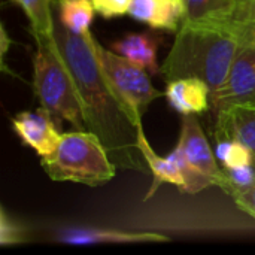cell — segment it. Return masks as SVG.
<instances>
[{"instance_id":"1","label":"cell","mask_w":255,"mask_h":255,"mask_svg":"<svg viewBox=\"0 0 255 255\" xmlns=\"http://www.w3.org/2000/svg\"><path fill=\"white\" fill-rule=\"evenodd\" d=\"M54 43L75 81L85 127L105 145L117 167L143 172L146 163L137 148V126L112 90L94 49L91 33H70L54 10Z\"/></svg>"},{"instance_id":"2","label":"cell","mask_w":255,"mask_h":255,"mask_svg":"<svg viewBox=\"0 0 255 255\" xmlns=\"http://www.w3.org/2000/svg\"><path fill=\"white\" fill-rule=\"evenodd\" d=\"M175 42L164 58L160 73L166 81L199 78L211 93L227 78L238 54V40L214 21H188L175 33Z\"/></svg>"},{"instance_id":"3","label":"cell","mask_w":255,"mask_h":255,"mask_svg":"<svg viewBox=\"0 0 255 255\" xmlns=\"http://www.w3.org/2000/svg\"><path fill=\"white\" fill-rule=\"evenodd\" d=\"M36 42L33 54V87L43 109L64 120L75 130H87L81 99L72 73L57 49L52 34L30 30Z\"/></svg>"},{"instance_id":"4","label":"cell","mask_w":255,"mask_h":255,"mask_svg":"<svg viewBox=\"0 0 255 255\" xmlns=\"http://www.w3.org/2000/svg\"><path fill=\"white\" fill-rule=\"evenodd\" d=\"M40 164L52 181L87 187L103 185L117 175V164L105 145L88 130L64 133L57 148L49 155L40 157Z\"/></svg>"},{"instance_id":"5","label":"cell","mask_w":255,"mask_h":255,"mask_svg":"<svg viewBox=\"0 0 255 255\" xmlns=\"http://www.w3.org/2000/svg\"><path fill=\"white\" fill-rule=\"evenodd\" d=\"M99 64L108 78L109 85L130 114L133 123L137 126L142 123V117L148 106L161 96L160 91L151 82L149 72L128 58L120 55L114 49H108L93 39Z\"/></svg>"},{"instance_id":"6","label":"cell","mask_w":255,"mask_h":255,"mask_svg":"<svg viewBox=\"0 0 255 255\" xmlns=\"http://www.w3.org/2000/svg\"><path fill=\"white\" fill-rule=\"evenodd\" d=\"M176 148L182 152L187 163L202 176L209 179L214 187L221 188L224 185V169L218 166V158L202 130L197 115H182Z\"/></svg>"},{"instance_id":"7","label":"cell","mask_w":255,"mask_h":255,"mask_svg":"<svg viewBox=\"0 0 255 255\" xmlns=\"http://www.w3.org/2000/svg\"><path fill=\"white\" fill-rule=\"evenodd\" d=\"M255 99V48L239 46L226 81L211 93L214 114Z\"/></svg>"},{"instance_id":"8","label":"cell","mask_w":255,"mask_h":255,"mask_svg":"<svg viewBox=\"0 0 255 255\" xmlns=\"http://www.w3.org/2000/svg\"><path fill=\"white\" fill-rule=\"evenodd\" d=\"M52 117L42 106L36 111H24L12 118V128L24 145L45 157L57 148L63 137Z\"/></svg>"},{"instance_id":"9","label":"cell","mask_w":255,"mask_h":255,"mask_svg":"<svg viewBox=\"0 0 255 255\" xmlns=\"http://www.w3.org/2000/svg\"><path fill=\"white\" fill-rule=\"evenodd\" d=\"M214 133L217 140L232 139L244 143L253 152L255 164V103H238L218 111Z\"/></svg>"},{"instance_id":"10","label":"cell","mask_w":255,"mask_h":255,"mask_svg":"<svg viewBox=\"0 0 255 255\" xmlns=\"http://www.w3.org/2000/svg\"><path fill=\"white\" fill-rule=\"evenodd\" d=\"M128 15L154 30L176 33L187 18L184 0H131Z\"/></svg>"},{"instance_id":"11","label":"cell","mask_w":255,"mask_h":255,"mask_svg":"<svg viewBox=\"0 0 255 255\" xmlns=\"http://www.w3.org/2000/svg\"><path fill=\"white\" fill-rule=\"evenodd\" d=\"M58 241L66 245H102V244H163L167 236L151 232H127L115 229L81 227L63 232Z\"/></svg>"},{"instance_id":"12","label":"cell","mask_w":255,"mask_h":255,"mask_svg":"<svg viewBox=\"0 0 255 255\" xmlns=\"http://www.w3.org/2000/svg\"><path fill=\"white\" fill-rule=\"evenodd\" d=\"M166 99L181 115H202L211 106V88L199 78L167 81Z\"/></svg>"},{"instance_id":"13","label":"cell","mask_w":255,"mask_h":255,"mask_svg":"<svg viewBox=\"0 0 255 255\" xmlns=\"http://www.w3.org/2000/svg\"><path fill=\"white\" fill-rule=\"evenodd\" d=\"M137 148H139V151H140V154H142V157H143V160L146 163V167L151 170L152 178H154V181L151 184V188L146 193L145 200L151 199L163 184H172V185H175V187H178L181 190L184 188L185 182H184V178H182L181 172L178 170L175 163L169 158V155L161 157L152 149L151 143L148 142V139L145 136V130H143L142 123L137 124Z\"/></svg>"},{"instance_id":"14","label":"cell","mask_w":255,"mask_h":255,"mask_svg":"<svg viewBox=\"0 0 255 255\" xmlns=\"http://www.w3.org/2000/svg\"><path fill=\"white\" fill-rule=\"evenodd\" d=\"M160 40L161 37L149 33H128L112 42L111 49L146 69L149 73H158L160 67L157 61V52Z\"/></svg>"},{"instance_id":"15","label":"cell","mask_w":255,"mask_h":255,"mask_svg":"<svg viewBox=\"0 0 255 255\" xmlns=\"http://www.w3.org/2000/svg\"><path fill=\"white\" fill-rule=\"evenodd\" d=\"M54 10L58 21L70 33L85 36L94 19V6L91 0H58L54 1Z\"/></svg>"},{"instance_id":"16","label":"cell","mask_w":255,"mask_h":255,"mask_svg":"<svg viewBox=\"0 0 255 255\" xmlns=\"http://www.w3.org/2000/svg\"><path fill=\"white\" fill-rule=\"evenodd\" d=\"M188 21L221 19L239 10V0H184Z\"/></svg>"},{"instance_id":"17","label":"cell","mask_w":255,"mask_h":255,"mask_svg":"<svg viewBox=\"0 0 255 255\" xmlns=\"http://www.w3.org/2000/svg\"><path fill=\"white\" fill-rule=\"evenodd\" d=\"M27 15L30 30L51 34L54 28V0H13Z\"/></svg>"},{"instance_id":"18","label":"cell","mask_w":255,"mask_h":255,"mask_svg":"<svg viewBox=\"0 0 255 255\" xmlns=\"http://www.w3.org/2000/svg\"><path fill=\"white\" fill-rule=\"evenodd\" d=\"M221 25L241 46L255 48V15H230L221 19H208Z\"/></svg>"},{"instance_id":"19","label":"cell","mask_w":255,"mask_h":255,"mask_svg":"<svg viewBox=\"0 0 255 255\" xmlns=\"http://www.w3.org/2000/svg\"><path fill=\"white\" fill-rule=\"evenodd\" d=\"M215 155L223 167H244L254 164L253 152L244 143L232 139L217 140Z\"/></svg>"},{"instance_id":"20","label":"cell","mask_w":255,"mask_h":255,"mask_svg":"<svg viewBox=\"0 0 255 255\" xmlns=\"http://www.w3.org/2000/svg\"><path fill=\"white\" fill-rule=\"evenodd\" d=\"M30 229L21 223L19 220L13 218L6 212L1 206L0 209V244L3 247L21 245L30 241Z\"/></svg>"},{"instance_id":"21","label":"cell","mask_w":255,"mask_h":255,"mask_svg":"<svg viewBox=\"0 0 255 255\" xmlns=\"http://www.w3.org/2000/svg\"><path fill=\"white\" fill-rule=\"evenodd\" d=\"M226 181L221 190L232 196L236 191L248 190L255 185V164L244 166V167H223Z\"/></svg>"},{"instance_id":"22","label":"cell","mask_w":255,"mask_h":255,"mask_svg":"<svg viewBox=\"0 0 255 255\" xmlns=\"http://www.w3.org/2000/svg\"><path fill=\"white\" fill-rule=\"evenodd\" d=\"M96 12L106 18H118L128 15V9L131 4V0H91Z\"/></svg>"},{"instance_id":"23","label":"cell","mask_w":255,"mask_h":255,"mask_svg":"<svg viewBox=\"0 0 255 255\" xmlns=\"http://www.w3.org/2000/svg\"><path fill=\"white\" fill-rule=\"evenodd\" d=\"M230 197L235 200V203L241 211H244L245 214H248L255 220V185L248 190L236 191Z\"/></svg>"},{"instance_id":"24","label":"cell","mask_w":255,"mask_h":255,"mask_svg":"<svg viewBox=\"0 0 255 255\" xmlns=\"http://www.w3.org/2000/svg\"><path fill=\"white\" fill-rule=\"evenodd\" d=\"M10 43V39L7 37L6 28L1 25V67L4 66V55L7 52V45Z\"/></svg>"},{"instance_id":"25","label":"cell","mask_w":255,"mask_h":255,"mask_svg":"<svg viewBox=\"0 0 255 255\" xmlns=\"http://www.w3.org/2000/svg\"><path fill=\"white\" fill-rule=\"evenodd\" d=\"M236 13L238 15H255V0H251L247 4L241 6Z\"/></svg>"},{"instance_id":"26","label":"cell","mask_w":255,"mask_h":255,"mask_svg":"<svg viewBox=\"0 0 255 255\" xmlns=\"http://www.w3.org/2000/svg\"><path fill=\"white\" fill-rule=\"evenodd\" d=\"M239 1H241V6H242V4H245V3H248L250 0H239ZM241 6H239V7H241Z\"/></svg>"},{"instance_id":"27","label":"cell","mask_w":255,"mask_h":255,"mask_svg":"<svg viewBox=\"0 0 255 255\" xmlns=\"http://www.w3.org/2000/svg\"><path fill=\"white\" fill-rule=\"evenodd\" d=\"M251 102H253V103H255V99H254V100H251Z\"/></svg>"},{"instance_id":"28","label":"cell","mask_w":255,"mask_h":255,"mask_svg":"<svg viewBox=\"0 0 255 255\" xmlns=\"http://www.w3.org/2000/svg\"><path fill=\"white\" fill-rule=\"evenodd\" d=\"M54 1H58V0H54Z\"/></svg>"},{"instance_id":"29","label":"cell","mask_w":255,"mask_h":255,"mask_svg":"<svg viewBox=\"0 0 255 255\" xmlns=\"http://www.w3.org/2000/svg\"><path fill=\"white\" fill-rule=\"evenodd\" d=\"M250 1H251V0H250ZM245 4H247V3H245ZM242 6H244V4H242Z\"/></svg>"}]
</instances>
